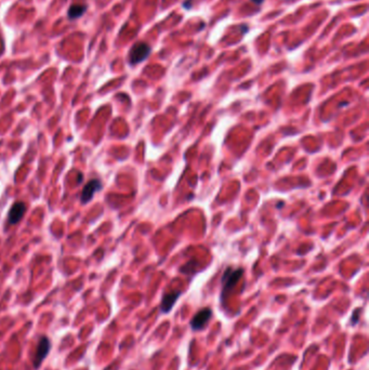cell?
<instances>
[{
  "mask_svg": "<svg viewBox=\"0 0 369 370\" xmlns=\"http://www.w3.org/2000/svg\"><path fill=\"white\" fill-rule=\"evenodd\" d=\"M244 270L243 269H233V268H227L224 273H223L222 280H221V294H220V299H221V304H224L228 295L231 294V291L235 288L236 285L239 282V280L243 277Z\"/></svg>",
  "mask_w": 369,
  "mask_h": 370,
  "instance_id": "cell-1",
  "label": "cell"
},
{
  "mask_svg": "<svg viewBox=\"0 0 369 370\" xmlns=\"http://www.w3.org/2000/svg\"><path fill=\"white\" fill-rule=\"evenodd\" d=\"M213 317V311L210 307H204L199 310L191 319V328L194 331L204 330L207 327L209 320Z\"/></svg>",
  "mask_w": 369,
  "mask_h": 370,
  "instance_id": "cell-2",
  "label": "cell"
},
{
  "mask_svg": "<svg viewBox=\"0 0 369 370\" xmlns=\"http://www.w3.org/2000/svg\"><path fill=\"white\" fill-rule=\"evenodd\" d=\"M150 53V48L145 42H138L131 48L129 52V62L131 65H137L143 62Z\"/></svg>",
  "mask_w": 369,
  "mask_h": 370,
  "instance_id": "cell-3",
  "label": "cell"
},
{
  "mask_svg": "<svg viewBox=\"0 0 369 370\" xmlns=\"http://www.w3.org/2000/svg\"><path fill=\"white\" fill-rule=\"evenodd\" d=\"M50 350H51L50 340L47 337L42 336L39 339V342L37 344V348H36V352H35V357H34V368L35 369H38L41 366L42 362H44V360L48 356V354H49Z\"/></svg>",
  "mask_w": 369,
  "mask_h": 370,
  "instance_id": "cell-4",
  "label": "cell"
},
{
  "mask_svg": "<svg viewBox=\"0 0 369 370\" xmlns=\"http://www.w3.org/2000/svg\"><path fill=\"white\" fill-rule=\"evenodd\" d=\"M181 295H182V293L179 290H174V291H170V293L164 294V296H162V298H161V302H160V312L162 314L170 313V311L173 308L174 304L177 303Z\"/></svg>",
  "mask_w": 369,
  "mask_h": 370,
  "instance_id": "cell-5",
  "label": "cell"
},
{
  "mask_svg": "<svg viewBox=\"0 0 369 370\" xmlns=\"http://www.w3.org/2000/svg\"><path fill=\"white\" fill-rule=\"evenodd\" d=\"M102 189V182L101 180L99 179H93L90 182H88V183L86 184V186L83 187L82 190V194H81V197H80V200L82 204H87L89 203L90 200H91L94 196L95 192H98Z\"/></svg>",
  "mask_w": 369,
  "mask_h": 370,
  "instance_id": "cell-6",
  "label": "cell"
},
{
  "mask_svg": "<svg viewBox=\"0 0 369 370\" xmlns=\"http://www.w3.org/2000/svg\"><path fill=\"white\" fill-rule=\"evenodd\" d=\"M25 211H26V205L23 202H16L15 204H13L8 215L9 223L12 224V225L19 223L22 218L24 217V215H25Z\"/></svg>",
  "mask_w": 369,
  "mask_h": 370,
  "instance_id": "cell-7",
  "label": "cell"
},
{
  "mask_svg": "<svg viewBox=\"0 0 369 370\" xmlns=\"http://www.w3.org/2000/svg\"><path fill=\"white\" fill-rule=\"evenodd\" d=\"M86 11H87L86 4H80V3L72 4L68 11V16L70 20H76L78 19V17H80L81 15L86 13Z\"/></svg>",
  "mask_w": 369,
  "mask_h": 370,
  "instance_id": "cell-8",
  "label": "cell"
},
{
  "mask_svg": "<svg viewBox=\"0 0 369 370\" xmlns=\"http://www.w3.org/2000/svg\"><path fill=\"white\" fill-rule=\"evenodd\" d=\"M359 316H360V310H359V308H356V310L353 313V315H352V317H351V324H352V326L358 325Z\"/></svg>",
  "mask_w": 369,
  "mask_h": 370,
  "instance_id": "cell-9",
  "label": "cell"
},
{
  "mask_svg": "<svg viewBox=\"0 0 369 370\" xmlns=\"http://www.w3.org/2000/svg\"><path fill=\"white\" fill-rule=\"evenodd\" d=\"M252 1L256 2V3H261L263 1V0H252Z\"/></svg>",
  "mask_w": 369,
  "mask_h": 370,
  "instance_id": "cell-10",
  "label": "cell"
}]
</instances>
